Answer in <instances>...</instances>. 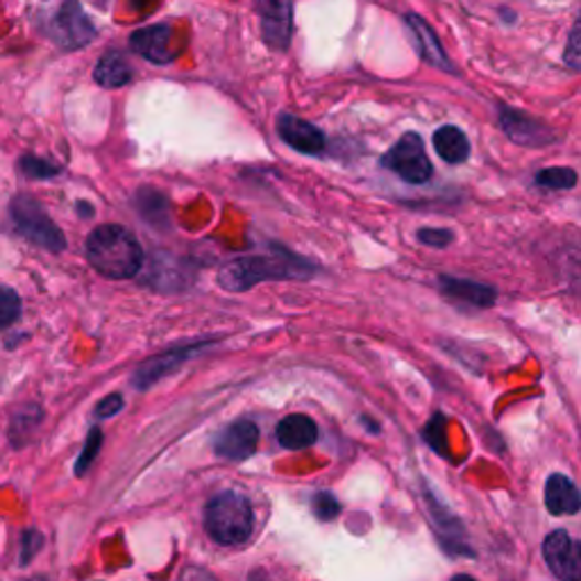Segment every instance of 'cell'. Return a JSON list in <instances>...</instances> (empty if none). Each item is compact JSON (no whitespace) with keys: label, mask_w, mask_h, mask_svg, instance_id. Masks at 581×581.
Masks as SVG:
<instances>
[{"label":"cell","mask_w":581,"mask_h":581,"mask_svg":"<svg viewBox=\"0 0 581 581\" xmlns=\"http://www.w3.org/2000/svg\"><path fill=\"white\" fill-rule=\"evenodd\" d=\"M536 184L546 189H572L577 184V173L572 169H546L536 175Z\"/></svg>","instance_id":"obj_23"},{"label":"cell","mask_w":581,"mask_h":581,"mask_svg":"<svg viewBox=\"0 0 581 581\" xmlns=\"http://www.w3.org/2000/svg\"><path fill=\"white\" fill-rule=\"evenodd\" d=\"M278 441L287 450H304L309 445H314L319 439V424L304 416V413H293L280 420L278 424Z\"/></svg>","instance_id":"obj_15"},{"label":"cell","mask_w":581,"mask_h":581,"mask_svg":"<svg viewBox=\"0 0 581 581\" xmlns=\"http://www.w3.org/2000/svg\"><path fill=\"white\" fill-rule=\"evenodd\" d=\"M550 572L563 581H581V544L566 531H552L544 544Z\"/></svg>","instance_id":"obj_7"},{"label":"cell","mask_w":581,"mask_h":581,"mask_svg":"<svg viewBox=\"0 0 581 581\" xmlns=\"http://www.w3.org/2000/svg\"><path fill=\"white\" fill-rule=\"evenodd\" d=\"M259 443V430L252 420H237L227 424V428L216 439V454L227 461H246L255 454Z\"/></svg>","instance_id":"obj_9"},{"label":"cell","mask_w":581,"mask_h":581,"mask_svg":"<svg viewBox=\"0 0 581 581\" xmlns=\"http://www.w3.org/2000/svg\"><path fill=\"white\" fill-rule=\"evenodd\" d=\"M19 169L25 177H32V180H51V177L62 173V169L57 164L39 160V158H34V154H25V158H21Z\"/></svg>","instance_id":"obj_22"},{"label":"cell","mask_w":581,"mask_h":581,"mask_svg":"<svg viewBox=\"0 0 581 581\" xmlns=\"http://www.w3.org/2000/svg\"><path fill=\"white\" fill-rule=\"evenodd\" d=\"M53 39L62 49H83L96 36L94 23L85 17L77 0H68L53 19Z\"/></svg>","instance_id":"obj_6"},{"label":"cell","mask_w":581,"mask_h":581,"mask_svg":"<svg viewBox=\"0 0 581 581\" xmlns=\"http://www.w3.org/2000/svg\"><path fill=\"white\" fill-rule=\"evenodd\" d=\"M314 512H316V516L321 520H332V518H336L341 514V505H338V499L332 493L323 491V493L314 495Z\"/></svg>","instance_id":"obj_29"},{"label":"cell","mask_w":581,"mask_h":581,"mask_svg":"<svg viewBox=\"0 0 581 581\" xmlns=\"http://www.w3.org/2000/svg\"><path fill=\"white\" fill-rule=\"evenodd\" d=\"M87 259L103 278L128 280L141 270L143 250L126 227L100 225L87 239Z\"/></svg>","instance_id":"obj_2"},{"label":"cell","mask_w":581,"mask_h":581,"mask_svg":"<svg viewBox=\"0 0 581 581\" xmlns=\"http://www.w3.org/2000/svg\"><path fill=\"white\" fill-rule=\"evenodd\" d=\"M407 23H409V28H411V32L416 36V46H418L420 55L428 60L430 64H434V66L452 71V66H450V62H448V57H445V53H443V49L439 44L437 34L432 32V28L424 23L422 19H418V17H409Z\"/></svg>","instance_id":"obj_18"},{"label":"cell","mask_w":581,"mask_h":581,"mask_svg":"<svg viewBox=\"0 0 581 581\" xmlns=\"http://www.w3.org/2000/svg\"><path fill=\"white\" fill-rule=\"evenodd\" d=\"M10 214L14 220V227L21 237L32 241L34 246L44 248L53 255L62 252L66 248L64 232L51 220L42 203L34 201L28 193H19L10 205Z\"/></svg>","instance_id":"obj_4"},{"label":"cell","mask_w":581,"mask_h":581,"mask_svg":"<svg viewBox=\"0 0 581 581\" xmlns=\"http://www.w3.org/2000/svg\"><path fill=\"white\" fill-rule=\"evenodd\" d=\"M418 241L430 248H448L454 241V235L450 229L441 227H422L418 229Z\"/></svg>","instance_id":"obj_26"},{"label":"cell","mask_w":581,"mask_h":581,"mask_svg":"<svg viewBox=\"0 0 581 581\" xmlns=\"http://www.w3.org/2000/svg\"><path fill=\"white\" fill-rule=\"evenodd\" d=\"M123 407H126L123 398H121L119 394H114V396H107V398H103V400L96 405V409H94V416H96V418H100V420H105V418H111V416H116V413H119V411H123Z\"/></svg>","instance_id":"obj_30"},{"label":"cell","mask_w":581,"mask_h":581,"mask_svg":"<svg viewBox=\"0 0 581 581\" xmlns=\"http://www.w3.org/2000/svg\"><path fill=\"white\" fill-rule=\"evenodd\" d=\"M314 276V266L300 255L270 246L263 255L237 257L225 263L218 273V284L225 291L244 293L268 280H306Z\"/></svg>","instance_id":"obj_1"},{"label":"cell","mask_w":581,"mask_h":581,"mask_svg":"<svg viewBox=\"0 0 581 581\" xmlns=\"http://www.w3.org/2000/svg\"><path fill=\"white\" fill-rule=\"evenodd\" d=\"M94 77L100 87L116 89V87H123L132 80V68L121 53H107L98 62Z\"/></svg>","instance_id":"obj_19"},{"label":"cell","mask_w":581,"mask_h":581,"mask_svg":"<svg viewBox=\"0 0 581 581\" xmlns=\"http://www.w3.org/2000/svg\"><path fill=\"white\" fill-rule=\"evenodd\" d=\"M499 123L505 128L507 137L520 146H529V148H540L546 146L555 139V135L546 128L540 126L538 121L529 119V116L516 111V109H502L499 111Z\"/></svg>","instance_id":"obj_13"},{"label":"cell","mask_w":581,"mask_h":581,"mask_svg":"<svg viewBox=\"0 0 581 581\" xmlns=\"http://www.w3.org/2000/svg\"><path fill=\"white\" fill-rule=\"evenodd\" d=\"M441 284V293L454 302L461 304H471V306H491L495 302V289L473 282V280H459V278H448L443 276L439 280Z\"/></svg>","instance_id":"obj_16"},{"label":"cell","mask_w":581,"mask_h":581,"mask_svg":"<svg viewBox=\"0 0 581 581\" xmlns=\"http://www.w3.org/2000/svg\"><path fill=\"white\" fill-rule=\"evenodd\" d=\"M203 347H207V343H191V345L184 343V345L173 347V351H169V353H164L160 357L148 359L132 377L135 389H139V391L150 389L152 384H158L162 377H166L173 370H177L189 357H193L198 351H203Z\"/></svg>","instance_id":"obj_8"},{"label":"cell","mask_w":581,"mask_h":581,"mask_svg":"<svg viewBox=\"0 0 581 581\" xmlns=\"http://www.w3.org/2000/svg\"><path fill=\"white\" fill-rule=\"evenodd\" d=\"M434 148L439 152V158L448 164H463L471 158L469 137L454 126H443L441 130H437Z\"/></svg>","instance_id":"obj_17"},{"label":"cell","mask_w":581,"mask_h":581,"mask_svg":"<svg viewBox=\"0 0 581 581\" xmlns=\"http://www.w3.org/2000/svg\"><path fill=\"white\" fill-rule=\"evenodd\" d=\"M42 546H44V536L36 529H25L21 534V566H28L32 557L42 550Z\"/></svg>","instance_id":"obj_28"},{"label":"cell","mask_w":581,"mask_h":581,"mask_svg":"<svg viewBox=\"0 0 581 581\" xmlns=\"http://www.w3.org/2000/svg\"><path fill=\"white\" fill-rule=\"evenodd\" d=\"M278 132L293 150L304 154H319L325 150V135L309 121L298 119V116L282 114L278 119Z\"/></svg>","instance_id":"obj_12"},{"label":"cell","mask_w":581,"mask_h":581,"mask_svg":"<svg viewBox=\"0 0 581 581\" xmlns=\"http://www.w3.org/2000/svg\"><path fill=\"white\" fill-rule=\"evenodd\" d=\"M44 418V411L42 407L36 405H25L21 407L14 418H12V424H10V441L14 448L23 445L25 439H30V434L39 428V422H42Z\"/></svg>","instance_id":"obj_20"},{"label":"cell","mask_w":581,"mask_h":581,"mask_svg":"<svg viewBox=\"0 0 581 581\" xmlns=\"http://www.w3.org/2000/svg\"><path fill=\"white\" fill-rule=\"evenodd\" d=\"M563 60L570 68L574 71H581V14L570 32V39H568V46H566V53H563Z\"/></svg>","instance_id":"obj_27"},{"label":"cell","mask_w":581,"mask_h":581,"mask_svg":"<svg viewBox=\"0 0 581 581\" xmlns=\"http://www.w3.org/2000/svg\"><path fill=\"white\" fill-rule=\"evenodd\" d=\"M255 514L250 499L239 491L216 495L205 509L207 534L220 546H241L250 538Z\"/></svg>","instance_id":"obj_3"},{"label":"cell","mask_w":581,"mask_h":581,"mask_svg":"<svg viewBox=\"0 0 581 581\" xmlns=\"http://www.w3.org/2000/svg\"><path fill=\"white\" fill-rule=\"evenodd\" d=\"M77 214H80L83 218H92L94 216V207L80 201V203H77Z\"/></svg>","instance_id":"obj_31"},{"label":"cell","mask_w":581,"mask_h":581,"mask_svg":"<svg viewBox=\"0 0 581 581\" xmlns=\"http://www.w3.org/2000/svg\"><path fill=\"white\" fill-rule=\"evenodd\" d=\"M266 44L276 51H284L291 42V3L289 0H257Z\"/></svg>","instance_id":"obj_10"},{"label":"cell","mask_w":581,"mask_h":581,"mask_svg":"<svg viewBox=\"0 0 581 581\" xmlns=\"http://www.w3.org/2000/svg\"><path fill=\"white\" fill-rule=\"evenodd\" d=\"M381 164L400 175L409 184H424L432 177V164L424 152L422 139L416 132H407L396 141V146L384 154Z\"/></svg>","instance_id":"obj_5"},{"label":"cell","mask_w":581,"mask_h":581,"mask_svg":"<svg viewBox=\"0 0 581 581\" xmlns=\"http://www.w3.org/2000/svg\"><path fill=\"white\" fill-rule=\"evenodd\" d=\"M137 207H139L141 216L146 220H150V223L162 225L169 218V203H166V198L162 196V193L154 191V189H141L139 191Z\"/></svg>","instance_id":"obj_21"},{"label":"cell","mask_w":581,"mask_h":581,"mask_svg":"<svg viewBox=\"0 0 581 581\" xmlns=\"http://www.w3.org/2000/svg\"><path fill=\"white\" fill-rule=\"evenodd\" d=\"M546 507L552 516H572L581 509V493L566 475H550L546 484Z\"/></svg>","instance_id":"obj_14"},{"label":"cell","mask_w":581,"mask_h":581,"mask_svg":"<svg viewBox=\"0 0 581 581\" xmlns=\"http://www.w3.org/2000/svg\"><path fill=\"white\" fill-rule=\"evenodd\" d=\"M132 49L154 64H169L177 57V51L173 49V30L169 25H152L135 32Z\"/></svg>","instance_id":"obj_11"},{"label":"cell","mask_w":581,"mask_h":581,"mask_svg":"<svg viewBox=\"0 0 581 581\" xmlns=\"http://www.w3.org/2000/svg\"><path fill=\"white\" fill-rule=\"evenodd\" d=\"M19 319H21V298L10 287H6L3 293H0V325L10 327Z\"/></svg>","instance_id":"obj_25"},{"label":"cell","mask_w":581,"mask_h":581,"mask_svg":"<svg viewBox=\"0 0 581 581\" xmlns=\"http://www.w3.org/2000/svg\"><path fill=\"white\" fill-rule=\"evenodd\" d=\"M100 445H103V432H100V428H94L89 432V437H87V443H85L83 454L77 456L75 466H73V471H75L77 477H83L92 469V463L96 461V454L100 452Z\"/></svg>","instance_id":"obj_24"}]
</instances>
